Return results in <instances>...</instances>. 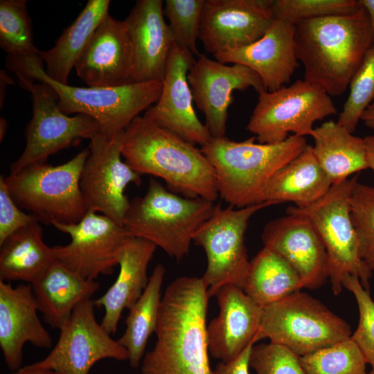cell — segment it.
<instances>
[{"label": "cell", "instance_id": "cb8c5ba5", "mask_svg": "<svg viewBox=\"0 0 374 374\" xmlns=\"http://www.w3.org/2000/svg\"><path fill=\"white\" fill-rule=\"evenodd\" d=\"M213 57L224 64H239L251 69L259 75L267 91L277 90L290 82L299 66L294 25L274 19L256 42Z\"/></svg>", "mask_w": 374, "mask_h": 374}, {"label": "cell", "instance_id": "ab89813d", "mask_svg": "<svg viewBox=\"0 0 374 374\" xmlns=\"http://www.w3.org/2000/svg\"><path fill=\"white\" fill-rule=\"evenodd\" d=\"M249 367L256 374H308L299 356L287 347L271 342L253 345Z\"/></svg>", "mask_w": 374, "mask_h": 374}, {"label": "cell", "instance_id": "d6a6232c", "mask_svg": "<svg viewBox=\"0 0 374 374\" xmlns=\"http://www.w3.org/2000/svg\"><path fill=\"white\" fill-rule=\"evenodd\" d=\"M0 46L8 55L39 56L26 0L0 1Z\"/></svg>", "mask_w": 374, "mask_h": 374}, {"label": "cell", "instance_id": "681fc988", "mask_svg": "<svg viewBox=\"0 0 374 374\" xmlns=\"http://www.w3.org/2000/svg\"><path fill=\"white\" fill-rule=\"evenodd\" d=\"M367 374H374V371L371 370V371L369 373H367Z\"/></svg>", "mask_w": 374, "mask_h": 374}, {"label": "cell", "instance_id": "ffe728a7", "mask_svg": "<svg viewBox=\"0 0 374 374\" xmlns=\"http://www.w3.org/2000/svg\"><path fill=\"white\" fill-rule=\"evenodd\" d=\"M163 4L162 0H137L124 19L132 46V83L163 78L174 44Z\"/></svg>", "mask_w": 374, "mask_h": 374}, {"label": "cell", "instance_id": "f546056e", "mask_svg": "<svg viewBox=\"0 0 374 374\" xmlns=\"http://www.w3.org/2000/svg\"><path fill=\"white\" fill-rule=\"evenodd\" d=\"M109 0H89L76 19L65 28L55 44L40 51L46 75L55 82L68 84L71 70L104 17L109 13Z\"/></svg>", "mask_w": 374, "mask_h": 374}, {"label": "cell", "instance_id": "b9f144b4", "mask_svg": "<svg viewBox=\"0 0 374 374\" xmlns=\"http://www.w3.org/2000/svg\"><path fill=\"white\" fill-rule=\"evenodd\" d=\"M254 344L249 345L235 359L218 364L213 374H249V357Z\"/></svg>", "mask_w": 374, "mask_h": 374}, {"label": "cell", "instance_id": "7bdbcfd3", "mask_svg": "<svg viewBox=\"0 0 374 374\" xmlns=\"http://www.w3.org/2000/svg\"><path fill=\"white\" fill-rule=\"evenodd\" d=\"M364 139L368 168H371L374 172V135H368Z\"/></svg>", "mask_w": 374, "mask_h": 374}, {"label": "cell", "instance_id": "8992f818", "mask_svg": "<svg viewBox=\"0 0 374 374\" xmlns=\"http://www.w3.org/2000/svg\"><path fill=\"white\" fill-rule=\"evenodd\" d=\"M215 206L203 198L175 193L151 178L145 194L130 201L123 225L130 236L152 242L180 262L189 252L193 234Z\"/></svg>", "mask_w": 374, "mask_h": 374}, {"label": "cell", "instance_id": "484cf974", "mask_svg": "<svg viewBox=\"0 0 374 374\" xmlns=\"http://www.w3.org/2000/svg\"><path fill=\"white\" fill-rule=\"evenodd\" d=\"M326 173L319 165L312 145L280 168L269 180L258 204H273L292 202L305 206L324 196L332 186Z\"/></svg>", "mask_w": 374, "mask_h": 374}, {"label": "cell", "instance_id": "8fae6325", "mask_svg": "<svg viewBox=\"0 0 374 374\" xmlns=\"http://www.w3.org/2000/svg\"><path fill=\"white\" fill-rule=\"evenodd\" d=\"M270 202L235 209L215 204L212 215L195 232L193 241L206 253L207 265L201 277L210 297L225 285L243 290L250 267L244 235L250 218Z\"/></svg>", "mask_w": 374, "mask_h": 374}, {"label": "cell", "instance_id": "74e56055", "mask_svg": "<svg viewBox=\"0 0 374 374\" xmlns=\"http://www.w3.org/2000/svg\"><path fill=\"white\" fill-rule=\"evenodd\" d=\"M350 215L357 236L359 256L374 271V187L357 182L350 200Z\"/></svg>", "mask_w": 374, "mask_h": 374}, {"label": "cell", "instance_id": "e575fe53", "mask_svg": "<svg viewBox=\"0 0 374 374\" xmlns=\"http://www.w3.org/2000/svg\"><path fill=\"white\" fill-rule=\"evenodd\" d=\"M348 87V96L337 122L354 133L363 112L374 100V44L366 52Z\"/></svg>", "mask_w": 374, "mask_h": 374}, {"label": "cell", "instance_id": "603a6c76", "mask_svg": "<svg viewBox=\"0 0 374 374\" xmlns=\"http://www.w3.org/2000/svg\"><path fill=\"white\" fill-rule=\"evenodd\" d=\"M215 296L219 313L206 328L208 352L222 362H229L256 343L262 308L234 285L222 287Z\"/></svg>", "mask_w": 374, "mask_h": 374}, {"label": "cell", "instance_id": "ba28073f", "mask_svg": "<svg viewBox=\"0 0 374 374\" xmlns=\"http://www.w3.org/2000/svg\"><path fill=\"white\" fill-rule=\"evenodd\" d=\"M358 176L332 185L327 193L305 206H290L287 214L301 215L313 226L328 257V274L333 294L342 290L346 274L357 276L370 292L372 271L359 256L357 236L350 215V200Z\"/></svg>", "mask_w": 374, "mask_h": 374}, {"label": "cell", "instance_id": "7402d4cb", "mask_svg": "<svg viewBox=\"0 0 374 374\" xmlns=\"http://www.w3.org/2000/svg\"><path fill=\"white\" fill-rule=\"evenodd\" d=\"M30 284L12 286L0 280V348L8 368H21L23 348L30 343L49 348L53 341L42 326Z\"/></svg>", "mask_w": 374, "mask_h": 374}, {"label": "cell", "instance_id": "52a82bcc", "mask_svg": "<svg viewBox=\"0 0 374 374\" xmlns=\"http://www.w3.org/2000/svg\"><path fill=\"white\" fill-rule=\"evenodd\" d=\"M89 154L87 148L62 164L34 163L5 177L12 199L46 224L78 223L87 212L80 179Z\"/></svg>", "mask_w": 374, "mask_h": 374}, {"label": "cell", "instance_id": "60d3db41", "mask_svg": "<svg viewBox=\"0 0 374 374\" xmlns=\"http://www.w3.org/2000/svg\"><path fill=\"white\" fill-rule=\"evenodd\" d=\"M36 221H39L37 217L23 212L14 201L6 184L5 177L1 175L0 244L17 230Z\"/></svg>", "mask_w": 374, "mask_h": 374}, {"label": "cell", "instance_id": "7a4b0ae2", "mask_svg": "<svg viewBox=\"0 0 374 374\" xmlns=\"http://www.w3.org/2000/svg\"><path fill=\"white\" fill-rule=\"evenodd\" d=\"M297 59L304 80L330 96L342 95L374 44L367 12L363 7L341 15L307 19L294 25Z\"/></svg>", "mask_w": 374, "mask_h": 374}, {"label": "cell", "instance_id": "9a60e30c", "mask_svg": "<svg viewBox=\"0 0 374 374\" xmlns=\"http://www.w3.org/2000/svg\"><path fill=\"white\" fill-rule=\"evenodd\" d=\"M53 226L71 237L69 244L52 247L55 260L88 280L111 274L121 247L131 237L123 224L93 211L78 223Z\"/></svg>", "mask_w": 374, "mask_h": 374}, {"label": "cell", "instance_id": "f6af8a7d", "mask_svg": "<svg viewBox=\"0 0 374 374\" xmlns=\"http://www.w3.org/2000/svg\"><path fill=\"white\" fill-rule=\"evenodd\" d=\"M13 84L12 79L8 75L5 70L0 71V107L2 106L5 100L6 88L8 84Z\"/></svg>", "mask_w": 374, "mask_h": 374}, {"label": "cell", "instance_id": "2e32d148", "mask_svg": "<svg viewBox=\"0 0 374 374\" xmlns=\"http://www.w3.org/2000/svg\"><path fill=\"white\" fill-rule=\"evenodd\" d=\"M188 80L194 103L205 116V125L212 138L226 136L228 109L235 90L265 88L259 75L239 64L229 65L200 54L190 66ZM266 90V89H265Z\"/></svg>", "mask_w": 374, "mask_h": 374}, {"label": "cell", "instance_id": "d6986e66", "mask_svg": "<svg viewBox=\"0 0 374 374\" xmlns=\"http://www.w3.org/2000/svg\"><path fill=\"white\" fill-rule=\"evenodd\" d=\"M261 238L264 247L281 256L298 274L303 287L314 290L328 278L326 249L312 224L294 214L269 222Z\"/></svg>", "mask_w": 374, "mask_h": 374}, {"label": "cell", "instance_id": "d4e9b609", "mask_svg": "<svg viewBox=\"0 0 374 374\" xmlns=\"http://www.w3.org/2000/svg\"><path fill=\"white\" fill-rule=\"evenodd\" d=\"M156 247L151 242L132 236L121 247L117 256L120 270L115 282L103 295L93 300L95 307L105 310L100 324L109 334L116 332L123 310H129L147 287L148 267Z\"/></svg>", "mask_w": 374, "mask_h": 374}, {"label": "cell", "instance_id": "5b68a950", "mask_svg": "<svg viewBox=\"0 0 374 374\" xmlns=\"http://www.w3.org/2000/svg\"><path fill=\"white\" fill-rule=\"evenodd\" d=\"M215 138L201 150L214 168L219 196L237 208L258 204L265 186L283 166L308 145L305 136L291 135L278 143Z\"/></svg>", "mask_w": 374, "mask_h": 374}, {"label": "cell", "instance_id": "4316f807", "mask_svg": "<svg viewBox=\"0 0 374 374\" xmlns=\"http://www.w3.org/2000/svg\"><path fill=\"white\" fill-rule=\"evenodd\" d=\"M32 286L38 311L51 328L60 329L81 302L99 289L95 280L83 278L55 261Z\"/></svg>", "mask_w": 374, "mask_h": 374}, {"label": "cell", "instance_id": "4fadbf2b", "mask_svg": "<svg viewBox=\"0 0 374 374\" xmlns=\"http://www.w3.org/2000/svg\"><path fill=\"white\" fill-rule=\"evenodd\" d=\"M124 132L112 136L98 132L89 140V154L80 179L87 211L121 224L130 204L125 189L130 184L139 186L142 181L141 175L121 159Z\"/></svg>", "mask_w": 374, "mask_h": 374}, {"label": "cell", "instance_id": "9c48e42d", "mask_svg": "<svg viewBox=\"0 0 374 374\" xmlns=\"http://www.w3.org/2000/svg\"><path fill=\"white\" fill-rule=\"evenodd\" d=\"M351 335L346 321L317 299L297 291L262 308L255 341L269 339L302 357L333 346Z\"/></svg>", "mask_w": 374, "mask_h": 374}, {"label": "cell", "instance_id": "f1b7e54d", "mask_svg": "<svg viewBox=\"0 0 374 374\" xmlns=\"http://www.w3.org/2000/svg\"><path fill=\"white\" fill-rule=\"evenodd\" d=\"M314 155L332 185L367 169L364 139L355 136L337 122L328 121L314 128Z\"/></svg>", "mask_w": 374, "mask_h": 374}, {"label": "cell", "instance_id": "30bf717a", "mask_svg": "<svg viewBox=\"0 0 374 374\" xmlns=\"http://www.w3.org/2000/svg\"><path fill=\"white\" fill-rule=\"evenodd\" d=\"M337 112L331 96L314 84L297 80L277 90L258 93L246 129L260 143H278L290 133L311 136L315 122Z\"/></svg>", "mask_w": 374, "mask_h": 374}, {"label": "cell", "instance_id": "6da1fadb", "mask_svg": "<svg viewBox=\"0 0 374 374\" xmlns=\"http://www.w3.org/2000/svg\"><path fill=\"white\" fill-rule=\"evenodd\" d=\"M209 298L202 278L179 277L167 287L157 341L142 360L141 374H213L206 333Z\"/></svg>", "mask_w": 374, "mask_h": 374}, {"label": "cell", "instance_id": "44dd1931", "mask_svg": "<svg viewBox=\"0 0 374 374\" xmlns=\"http://www.w3.org/2000/svg\"><path fill=\"white\" fill-rule=\"evenodd\" d=\"M74 69L88 87H112L132 83V46L125 20L107 13Z\"/></svg>", "mask_w": 374, "mask_h": 374}, {"label": "cell", "instance_id": "836d02e7", "mask_svg": "<svg viewBox=\"0 0 374 374\" xmlns=\"http://www.w3.org/2000/svg\"><path fill=\"white\" fill-rule=\"evenodd\" d=\"M300 361L308 374H367L365 359L350 337Z\"/></svg>", "mask_w": 374, "mask_h": 374}, {"label": "cell", "instance_id": "bcb514c9", "mask_svg": "<svg viewBox=\"0 0 374 374\" xmlns=\"http://www.w3.org/2000/svg\"><path fill=\"white\" fill-rule=\"evenodd\" d=\"M361 121L365 126L374 129V100L363 112Z\"/></svg>", "mask_w": 374, "mask_h": 374}, {"label": "cell", "instance_id": "277c9868", "mask_svg": "<svg viewBox=\"0 0 374 374\" xmlns=\"http://www.w3.org/2000/svg\"><path fill=\"white\" fill-rule=\"evenodd\" d=\"M6 66L16 75L48 84L55 91L63 113L90 116L99 125V132L109 136L125 131L142 112L157 102L162 89V81L112 87H82L62 84L46 75L39 55H8Z\"/></svg>", "mask_w": 374, "mask_h": 374}, {"label": "cell", "instance_id": "1f68e13d", "mask_svg": "<svg viewBox=\"0 0 374 374\" xmlns=\"http://www.w3.org/2000/svg\"><path fill=\"white\" fill-rule=\"evenodd\" d=\"M165 274L162 264L154 267L142 295L129 309L125 331L117 340L127 350L133 368L140 365L148 339L156 330Z\"/></svg>", "mask_w": 374, "mask_h": 374}, {"label": "cell", "instance_id": "8d00e7d4", "mask_svg": "<svg viewBox=\"0 0 374 374\" xmlns=\"http://www.w3.org/2000/svg\"><path fill=\"white\" fill-rule=\"evenodd\" d=\"M361 7L359 0H272L274 19L292 25L311 19L352 13Z\"/></svg>", "mask_w": 374, "mask_h": 374}, {"label": "cell", "instance_id": "83f0119b", "mask_svg": "<svg viewBox=\"0 0 374 374\" xmlns=\"http://www.w3.org/2000/svg\"><path fill=\"white\" fill-rule=\"evenodd\" d=\"M39 223L24 226L0 244V280L32 284L55 261Z\"/></svg>", "mask_w": 374, "mask_h": 374}, {"label": "cell", "instance_id": "7c38bea8", "mask_svg": "<svg viewBox=\"0 0 374 374\" xmlns=\"http://www.w3.org/2000/svg\"><path fill=\"white\" fill-rule=\"evenodd\" d=\"M17 77L19 85L30 93L33 116L25 130L24 150L10 164V174L34 163L46 162L52 154L82 139L90 140L100 132L99 125L90 116L63 113L58 96L48 84L21 75Z\"/></svg>", "mask_w": 374, "mask_h": 374}, {"label": "cell", "instance_id": "5bb4252c", "mask_svg": "<svg viewBox=\"0 0 374 374\" xmlns=\"http://www.w3.org/2000/svg\"><path fill=\"white\" fill-rule=\"evenodd\" d=\"M94 307L92 299L79 303L48 355L32 365L57 374H88L100 360H128L127 350L96 321Z\"/></svg>", "mask_w": 374, "mask_h": 374}, {"label": "cell", "instance_id": "3957f363", "mask_svg": "<svg viewBox=\"0 0 374 374\" xmlns=\"http://www.w3.org/2000/svg\"><path fill=\"white\" fill-rule=\"evenodd\" d=\"M122 156L136 172L159 177L170 191L215 202V170L201 148L139 116L125 129Z\"/></svg>", "mask_w": 374, "mask_h": 374}, {"label": "cell", "instance_id": "4dcf8cb0", "mask_svg": "<svg viewBox=\"0 0 374 374\" xmlns=\"http://www.w3.org/2000/svg\"><path fill=\"white\" fill-rule=\"evenodd\" d=\"M303 287L295 270L278 253L263 247L250 261L243 290L262 308Z\"/></svg>", "mask_w": 374, "mask_h": 374}, {"label": "cell", "instance_id": "e0dca14e", "mask_svg": "<svg viewBox=\"0 0 374 374\" xmlns=\"http://www.w3.org/2000/svg\"><path fill=\"white\" fill-rule=\"evenodd\" d=\"M272 0H204L199 39L208 53L248 46L271 26Z\"/></svg>", "mask_w": 374, "mask_h": 374}, {"label": "cell", "instance_id": "ac0fdd59", "mask_svg": "<svg viewBox=\"0 0 374 374\" xmlns=\"http://www.w3.org/2000/svg\"><path fill=\"white\" fill-rule=\"evenodd\" d=\"M195 60L188 50L174 43L162 80L160 97L145 111L143 116L184 141L202 147L211 141L212 136L193 107L188 73Z\"/></svg>", "mask_w": 374, "mask_h": 374}, {"label": "cell", "instance_id": "d590c367", "mask_svg": "<svg viewBox=\"0 0 374 374\" xmlns=\"http://www.w3.org/2000/svg\"><path fill=\"white\" fill-rule=\"evenodd\" d=\"M204 4V0H166L163 9L174 43L197 56L200 55L197 42Z\"/></svg>", "mask_w": 374, "mask_h": 374}, {"label": "cell", "instance_id": "c3c4849f", "mask_svg": "<svg viewBox=\"0 0 374 374\" xmlns=\"http://www.w3.org/2000/svg\"><path fill=\"white\" fill-rule=\"evenodd\" d=\"M8 128V123L4 118H0V141H2Z\"/></svg>", "mask_w": 374, "mask_h": 374}, {"label": "cell", "instance_id": "7dc6e473", "mask_svg": "<svg viewBox=\"0 0 374 374\" xmlns=\"http://www.w3.org/2000/svg\"><path fill=\"white\" fill-rule=\"evenodd\" d=\"M359 2L368 13L374 40V0H359Z\"/></svg>", "mask_w": 374, "mask_h": 374}, {"label": "cell", "instance_id": "f35d334b", "mask_svg": "<svg viewBox=\"0 0 374 374\" xmlns=\"http://www.w3.org/2000/svg\"><path fill=\"white\" fill-rule=\"evenodd\" d=\"M342 286L352 292L359 310L357 328L350 338L374 371V301L355 276H344Z\"/></svg>", "mask_w": 374, "mask_h": 374}, {"label": "cell", "instance_id": "ee69618b", "mask_svg": "<svg viewBox=\"0 0 374 374\" xmlns=\"http://www.w3.org/2000/svg\"><path fill=\"white\" fill-rule=\"evenodd\" d=\"M10 374H57L55 371L44 368L35 367L32 364L24 366Z\"/></svg>", "mask_w": 374, "mask_h": 374}]
</instances>
